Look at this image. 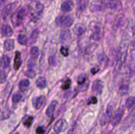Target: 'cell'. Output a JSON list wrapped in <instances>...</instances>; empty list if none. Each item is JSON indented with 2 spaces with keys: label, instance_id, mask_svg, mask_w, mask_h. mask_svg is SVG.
Returning a JSON list of instances; mask_svg holds the SVG:
<instances>
[{
  "label": "cell",
  "instance_id": "6da1fadb",
  "mask_svg": "<svg viewBox=\"0 0 135 134\" xmlns=\"http://www.w3.org/2000/svg\"><path fill=\"white\" fill-rule=\"evenodd\" d=\"M27 13L28 10L25 7L17 10L12 17V22L14 26H20L23 22L25 18L27 15Z\"/></svg>",
  "mask_w": 135,
  "mask_h": 134
},
{
  "label": "cell",
  "instance_id": "7a4b0ae2",
  "mask_svg": "<svg viewBox=\"0 0 135 134\" xmlns=\"http://www.w3.org/2000/svg\"><path fill=\"white\" fill-rule=\"evenodd\" d=\"M55 22L59 27L68 28L72 26L74 21L71 16L68 14H63L57 17Z\"/></svg>",
  "mask_w": 135,
  "mask_h": 134
},
{
  "label": "cell",
  "instance_id": "3957f363",
  "mask_svg": "<svg viewBox=\"0 0 135 134\" xmlns=\"http://www.w3.org/2000/svg\"><path fill=\"white\" fill-rule=\"evenodd\" d=\"M113 105L109 104L108 105L106 109V111L103 114L102 116L101 119L100 120V123L101 126H105V125L108 124L111 120L112 118V114H113Z\"/></svg>",
  "mask_w": 135,
  "mask_h": 134
},
{
  "label": "cell",
  "instance_id": "277c9868",
  "mask_svg": "<svg viewBox=\"0 0 135 134\" xmlns=\"http://www.w3.org/2000/svg\"><path fill=\"white\" fill-rule=\"evenodd\" d=\"M44 11V5L40 3H36L33 7L30 9L31 14L34 18H38L42 14Z\"/></svg>",
  "mask_w": 135,
  "mask_h": 134
},
{
  "label": "cell",
  "instance_id": "5b68a950",
  "mask_svg": "<svg viewBox=\"0 0 135 134\" xmlns=\"http://www.w3.org/2000/svg\"><path fill=\"white\" fill-rule=\"evenodd\" d=\"M104 89V84L100 80H96L92 85V92L96 95H100L102 93Z\"/></svg>",
  "mask_w": 135,
  "mask_h": 134
},
{
  "label": "cell",
  "instance_id": "8992f818",
  "mask_svg": "<svg viewBox=\"0 0 135 134\" xmlns=\"http://www.w3.org/2000/svg\"><path fill=\"white\" fill-rule=\"evenodd\" d=\"M67 127V122L64 119H61L56 122L54 126V131L57 133H60L64 131L65 129Z\"/></svg>",
  "mask_w": 135,
  "mask_h": 134
},
{
  "label": "cell",
  "instance_id": "52a82bcc",
  "mask_svg": "<svg viewBox=\"0 0 135 134\" xmlns=\"http://www.w3.org/2000/svg\"><path fill=\"white\" fill-rule=\"evenodd\" d=\"M123 110L122 108H119V109H117V110L116 111L114 117L113 118V120L112 122V124L113 126H115L118 124L120 122V121L121 120V118H122L123 115Z\"/></svg>",
  "mask_w": 135,
  "mask_h": 134
},
{
  "label": "cell",
  "instance_id": "ba28073f",
  "mask_svg": "<svg viewBox=\"0 0 135 134\" xmlns=\"http://www.w3.org/2000/svg\"><path fill=\"white\" fill-rule=\"evenodd\" d=\"M15 7V3H13L8 4L3 8V9L1 11V17H2L3 19L7 18V17L10 14L11 12L13 11Z\"/></svg>",
  "mask_w": 135,
  "mask_h": 134
},
{
  "label": "cell",
  "instance_id": "9c48e42d",
  "mask_svg": "<svg viewBox=\"0 0 135 134\" xmlns=\"http://www.w3.org/2000/svg\"><path fill=\"white\" fill-rule=\"evenodd\" d=\"M44 96H38V97H34L32 99L33 106H34L36 109L38 110V109H40L41 106H42L44 102Z\"/></svg>",
  "mask_w": 135,
  "mask_h": 134
},
{
  "label": "cell",
  "instance_id": "30bf717a",
  "mask_svg": "<svg viewBox=\"0 0 135 134\" xmlns=\"http://www.w3.org/2000/svg\"><path fill=\"white\" fill-rule=\"evenodd\" d=\"M74 7V3L72 0H68L66 1L62 4L61 7V11L65 12H69L72 11V9Z\"/></svg>",
  "mask_w": 135,
  "mask_h": 134
},
{
  "label": "cell",
  "instance_id": "8fae6325",
  "mask_svg": "<svg viewBox=\"0 0 135 134\" xmlns=\"http://www.w3.org/2000/svg\"><path fill=\"white\" fill-rule=\"evenodd\" d=\"M38 35H39V30H38V29H35L34 30H33V32L31 34V35H30V38L28 39V45H33L34 43H35L36 42L37 39H38Z\"/></svg>",
  "mask_w": 135,
  "mask_h": 134
},
{
  "label": "cell",
  "instance_id": "7c38bea8",
  "mask_svg": "<svg viewBox=\"0 0 135 134\" xmlns=\"http://www.w3.org/2000/svg\"><path fill=\"white\" fill-rule=\"evenodd\" d=\"M13 34V31L11 27L8 24H3L1 27V34L3 36L9 37L11 36Z\"/></svg>",
  "mask_w": 135,
  "mask_h": 134
},
{
  "label": "cell",
  "instance_id": "4fadbf2b",
  "mask_svg": "<svg viewBox=\"0 0 135 134\" xmlns=\"http://www.w3.org/2000/svg\"><path fill=\"white\" fill-rule=\"evenodd\" d=\"M135 122V109L133 110L130 115L127 118H126V120L124 122V126L125 128H128L129 126H131L133 123Z\"/></svg>",
  "mask_w": 135,
  "mask_h": 134
},
{
  "label": "cell",
  "instance_id": "5bb4252c",
  "mask_svg": "<svg viewBox=\"0 0 135 134\" xmlns=\"http://www.w3.org/2000/svg\"><path fill=\"white\" fill-rule=\"evenodd\" d=\"M57 104V102L56 101H53L50 104V105L47 107V110H46V115L48 117H51L54 114V110H55V107H56V105Z\"/></svg>",
  "mask_w": 135,
  "mask_h": 134
},
{
  "label": "cell",
  "instance_id": "9a60e30c",
  "mask_svg": "<svg viewBox=\"0 0 135 134\" xmlns=\"http://www.w3.org/2000/svg\"><path fill=\"white\" fill-rule=\"evenodd\" d=\"M70 38H71V32L69 30H65L61 32L59 39H60V42L61 43H65V42H67L68 40H69Z\"/></svg>",
  "mask_w": 135,
  "mask_h": 134
},
{
  "label": "cell",
  "instance_id": "2e32d148",
  "mask_svg": "<svg viewBox=\"0 0 135 134\" xmlns=\"http://www.w3.org/2000/svg\"><path fill=\"white\" fill-rule=\"evenodd\" d=\"M92 32H93L94 36L95 39H100L101 38L102 35V29L101 26H99V25H95L94 26L93 29H92Z\"/></svg>",
  "mask_w": 135,
  "mask_h": 134
},
{
  "label": "cell",
  "instance_id": "e0dca14e",
  "mask_svg": "<svg viewBox=\"0 0 135 134\" xmlns=\"http://www.w3.org/2000/svg\"><path fill=\"white\" fill-rule=\"evenodd\" d=\"M14 68L15 70H18L22 64V60L21 58V53L18 51H16L15 57Z\"/></svg>",
  "mask_w": 135,
  "mask_h": 134
},
{
  "label": "cell",
  "instance_id": "ac0fdd59",
  "mask_svg": "<svg viewBox=\"0 0 135 134\" xmlns=\"http://www.w3.org/2000/svg\"><path fill=\"white\" fill-rule=\"evenodd\" d=\"M29 85H30V81L27 79H24V80H21L18 84V87H19L20 90L21 91H25L26 89L28 88Z\"/></svg>",
  "mask_w": 135,
  "mask_h": 134
},
{
  "label": "cell",
  "instance_id": "d6986e66",
  "mask_svg": "<svg viewBox=\"0 0 135 134\" xmlns=\"http://www.w3.org/2000/svg\"><path fill=\"white\" fill-rule=\"evenodd\" d=\"M4 47L7 51H12L15 47L14 40L13 39H7L4 43Z\"/></svg>",
  "mask_w": 135,
  "mask_h": 134
},
{
  "label": "cell",
  "instance_id": "ffe728a7",
  "mask_svg": "<svg viewBox=\"0 0 135 134\" xmlns=\"http://www.w3.org/2000/svg\"><path fill=\"white\" fill-rule=\"evenodd\" d=\"M10 64V59L7 55H3L1 57V66L3 68H7Z\"/></svg>",
  "mask_w": 135,
  "mask_h": 134
},
{
  "label": "cell",
  "instance_id": "44dd1931",
  "mask_svg": "<svg viewBox=\"0 0 135 134\" xmlns=\"http://www.w3.org/2000/svg\"><path fill=\"white\" fill-rule=\"evenodd\" d=\"M36 86L40 89H44L46 87V80L44 77L38 78L36 80Z\"/></svg>",
  "mask_w": 135,
  "mask_h": 134
},
{
  "label": "cell",
  "instance_id": "7402d4cb",
  "mask_svg": "<svg viewBox=\"0 0 135 134\" xmlns=\"http://www.w3.org/2000/svg\"><path fill=\"white\" fill-rule=\"evenodd\" d=\"M135 105V97H130L127 99L125 106L127 109H131Z\"/></svg>",
  "mask_w": 135,
  "mask_h": 134
},
{
  "label": "cell",
  "instance_id": "603a6c76",
  "mask_svg": "<svg viewBox=\"0 0 135 134\" xmlns=\"http://www.w3.org/2000/svg\"><path fill=\"white\" fill-rule=\"evenodd\" d=\"M40 51L38 49V47H32L31 50H30V55H31L32 58L34 59H38V56H39Z\"/></svg>",
  "mask_w": 135,
  "mask_h": 134
},
{
  "label": "cell",
  "instance_id": "cb8c5ba5",
  "mask_svg": "<svg viewBox=\"0 0 135 134\" xmlns=\"http://www.w3.org/2000/svg\"><path fill=\"white\" fill-rule=\"evenodd\" d=\"M88 4V0H79L77 2L78 9L80 11H83Z\"/></svg>",
  "mask_w": 135,
  "mask_h": 134
},
{
  "label": "cell",
  "instance_id": "d4e9b609",
  "mask_svg": "<svg viewBox=\"0 0 135 134\" xmlns=\"http://www.w3.org/2000/svg\"><path fill=\"white\" fill-rule=\"evenodd\" d=\"M98 59L99 63H101V64H104V65H105V66L108 64V60H108V58L106 55H104V54H102V55H99L98 57Z\"/></svg>",
  "mask_w": 135,
  "mask_h": 134
},
{
  "label": "cell",
  "instance_id": "484cf974",
  "mask_svg": "<svg viewBox=\"0 0 135 134\" xmlns=\"http://www.w3.org/2000/svg\"><path fill=\"white\" fill-rule=\"evenodd\" d=\"M91 9L93 11H100L103 9V6L98 3H93L91 5Z\"/></svg>",
  "mask_w": 135,
  "mask_h": 134
},
{
  "label": "cell",
  "instance_id": "4316f807",
  "mask_svg": "<svg viewBox=\"0 0 135 134\" xmlns=\"http://www.w3.org/2000/svg\"><path fill=\"white\" fill-rule=\"evenodd\" d=\"M35 68H36L35 59L31 58L30 59H29L28 62V70L34 71Z\"/></svg>",
  "mask_w": 135,
  "mask_h": 134
},
{
  "label": "cell",
  "instance_id": "83f0119b",
  "mask_svg": "<svg viewBox=\"0 0 135 134\" xmlns=\"http://www.w3.org/2000/svg\"><path fill=\"white\" fill-rule=\"evenodd\" d=\"M18 42H19V43H21V45H26L27 44V38L25 35H22V34H21L18 36Z\"/></svg>",
  "mask_w": 135,
  "mask_h": 134
},
{
  "label": "cell",
  "instance_id": "f1b7e54d",
  "mask_svg": "<svg viewBox=\"0 0 135 134\" xmlns=\"http://www.w3.org/2000/svg\"><path fill=\"white\" fill-rule=\"evenodd\" d=\"M22 99V95L20 93H16L13 95V97H12V101L14 103H17L19 102Z\"/></svg>",
  "mask_w": 135,
  "mask_h": 134
},
{
  "label": "cell",
  "instance_id": "f546056e",
  "mask_svg": "<svg viewBox=\"0 0 135 134\" xmlns=\"http://www.w3.org/2000/svg\"><path fill=\"white\" fill-rule=\"evenodd\" d=\"M117 1L115 0H110L108 2L107 5H108V7L111 8V9H116L118 7L119 4H117Z\"/></svg>",
  "mask_w": 135,
  "mask_h": 134
},
{
  "label": "cell",
  "instance_id": "4dcf8cb0",
  "mask_svg": "<svg viewBox=\"0 0 135 134\" xmlns=\"http://www.w3.org/2000/svg\"><path fill=\"white\" fill-rule=\"evenodd\" d=\"M86 76L84 74H82L80 76L78 77L77 78V83L79 84V85H81V84H83L86 81Z\"/></svg>",
  "mask_w": 135,
  "mask_h": 134
},
{
  "label": "cell",
  "instance_id": "1f68e13d",
  "mask_svg": "<svg viewBox=\"0 0 135 134\" xmlns=\"http://www.w3.org/2000/svg\"><path fill=\"white\" fill-rule=\"evenodd\" d=\"M128 89H129V85L124 84V85H122L120 87L119 92L121 93V95H125L128 92Z\"/></svg>",
  "mask_w": 135,
  "mask_h": 134
},
{
  "label": "cell",
  "instance_id": "d6a6232c",
  "mask_svg": "<svg viewBox=\"0 0 135 134\" xmlns=\"http://www.w3.org/2000/svg\"><path fill=\"white\" fill-rule=\"evenodd\" d=\"M76 32L77 35H81L82 34H83V33L85 32V28H84L83 26H82V25L78 24Z\"/></svg>",
  "mask_w": 135,
  "mask_h": 134
},
{
  "label": "cell",
  "instance_id": "836d02e7",
  "mask_svg": "<svg viewBox=\"0 0 135 134\" xmlns=\"http://www.w3.org/2000/svg\"><path fill=\"white\" fill-rule=\"evenodd\" d=\"M32 120H33L32 117V116H28L27 118L25 120V122H23L24 125H25V126H27V127H30V126H31L32 122Z\"/></svg>",
  "mask_w": 135,
  "mask_h": 134
},
{
  "label": "cell",
  "instance_id": "e575fe53",
  "mask_svg": "<svg viewBox=\"0 0 135 134\" xmlns=\"http://www.w3.org/2000/svg\"><path fill=\"white\" fill-rule=\"evenodd\" d=\"M71 81L70 79H68V80H67L65 81V82L64 83V84H63V85H62V89H68L70 87V85H71Z\"/></svg>",
  "mask_w": 135,
  "mask_h": 134
},
{
  "label": "cell",
  "instance_id": "d590c367",
  "mask_svg": "<svg viewBox=\"0 0 135 134\" xmlns=\"http://www.w3.org/2000/svg\"><path fill=\"white\" fill-rule=\"evenodd\" d=\"M49 62L51 66H56L57 65V60L55 56H51L49 58Z\"/></svg>",
  "mask_w": 135,
  "mask_h": 134
},
{
  "label": "cell",
  "instance_id": "8d00e7d4",
  "mask_svg": "<svg viewBox=\"0 0 135 134\" xmlns=\"http://www.w3.org/2000/svg\"><path fill=\"white\" fill-rule=\"evenodd\" d=\"M61 53L62 55L65 56H67L69 55V50L67 47H62L61 48Z\"/></svg>",
  "mask_w": 135,
  "mask_h": 134
},
{
  "label": "cell",
  "instance_id": "74e56055",
  "mask_svg": "<svg viewBox=\"0 0 135 134\" xmlns=\"http://www.w3.org/2000/svg\"><path fill=\"white\" fill-rule=\"evenodd\" d=\"M26 76H28V78H34L36 76V73L34 72V71L32 70H28L27 72H26L25 73Z\"/></svg>",
  "mask_w": 135,
  "mask_h": 134
},
{
  "label": "cell",
  "instance_id": "f35d334b",
  "mask_svg": "<svg viewBox=\"0 0 135 134\" xmlns=\"http://www.w3.org/2000/svg\"><path fill=\"white\" fill-rule=\"evenodd\" d=\"M44 133L45 130L43 127H42V126H39V127L36 129L37 134H44Z\"/></svg>",
  "mask_w": 135,
  "mask_h": 134
},
{
  "label": "cell",
  "instance_id": "ab89813d",
  "mask_svg": "<svg viewBox=\"0 0 135 134\" xmlns=\"http://www.w3.org/2000/svg\"><path fill=\"white\" fill-rule=\"evenodd\" d=\"M98 101L97 99L95 97H92L88 101V105H90V104H96L97 103Z\"/></svg>",
  "mask_w": 135,
  "mask_h": 134
},
{
  "label": "cell",
  "instance_id": "60d3db41",
  "mask_svg": "<svg viewBox=\"0 0 135 134\" xmlns=\"http://www.w3.org/2000/svg\"><path fill=\"white\" fill-rule=\"evenodd\" d=\"M5 79H6V78H5V75H3V72H1V83L3 82V81L5 80Z\"/></svg>",
  "mask_w": 135,
  "mask_h": 134
},
{
  "label": "cell",
  "instance_id": "b9f144b4",
  "mask_svg": "<svg viewBox=\"0 0 135 134\" xmlns=\"http://www.w3.org/2000/svg\"><path fill=\"white\" fill-rule=\"evenodd\" d=\"M15 134H19V133H15Z\"/></svg>",
  "mask_w": 135,
  "mask_h": 134
},
{
  "label": "cell",
  "instance_id": "7bdbcfd3",
  "mask_svg": "<svg viewBox=\"0 0 135 134\" xmlns=\"http://www.w3.org/2000/svg\"><path fill=\"white\" fill-rule=\"evenodd\" d=\"M106 134H111V133H106Z\"/></svg>",
  "mask_w": 135,
  "mask_h": 134
}]
</instances>
